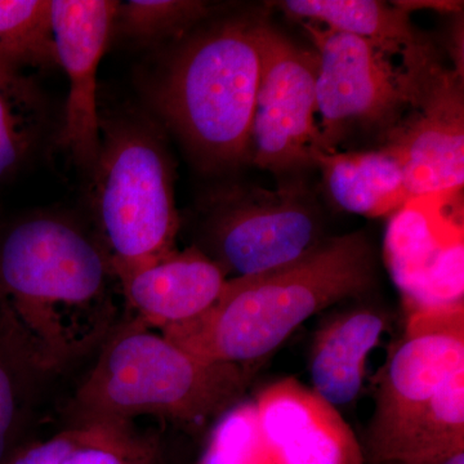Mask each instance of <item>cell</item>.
I'll list each match as a JSON object with an SVG mask.
<instances>
[{"label": "cell", "mask_w": 464, "mask_h": 464, "mask_svg": "<svg viewBox=\"0 0 464 464\" xmlns=\"http://www.w3.org/2000/svg\"><path fill=\"white\" fill-rule=\"evenodd\" d=\"M315 167L335 206L353 215L378 218L396 215L414 201L398 155L389 148L369 151L319 152Z\"/></svg>", "instance_id": "e0dca14e"}, {"label": "cell", "mask_w": 464, "mask_h": 464, "mask_svg": "<svg viewBox=\"0 0 464 464\" xmlns=\"http://www.w3.org/2000/svg\"><path fill=\"white\" fill-rule=\"evenodd\" d=\"M109 337L76 392L75 426L130 424L140 415L201 426L240 402L255 375L252 366L203 362L139 319Z\"/></svg>", "instance_id": "277c9868"}, {"label": "cell", "mask_w": 464, "mask_h": 464, "mask_svg": "<svg viewBox=\"0 0 464 464\" xmlns=\"http://www.w3.org/2000/svg\"><path fill=\"white\" fill-rule=\"evenodd\" d=\"M464 451V368L440 387L381 464H436Z\"/></svg>", "instance_id": "ac0fdd59"}, {"label": "cell", "mask_w": 464, "mask_h": 464, "mask_svg": "<svg viewBox=\"0 0 464 464\" xmlns=\"http://www.w3.org/2000/svg\"><path fill=\"white\" fill-rule=\"evenodd\" d=\"M100 423L74 426L44 441L18 445L0 464H61L70 451L99 431Z\"/></svg>", "instance_id": "d4e9b609"}, {"label": "cell", "mask_w": 464, "mask_h": 464, "mask_svg": "<svg viewBox=\"0 0 464 464\" xmlns=\"http://www.w3.org/2000/svg\"><path fill=\"white\" fill-rule=\"evenodd\" d=\"M217 420L198 464H277L256 401L237 402Z\"/></svg>", "instance_id": "603a6c76"}, {"label": "cell", "mask_w": 464, "mask_h": 464, "mask_svg": "<svg viewBox=\"0 0 464 464\" xmlns=\"http://www.w3.org/2000/svg\"><path fill=\"white\" fill-rule=\"evenodd\" d=\"M259 83L252 127L256 166L275 174L315 167L323 152L317 125L315 52L256 21Z\"/></svg>", "instance_id": "ba28073f"}, {"label": "cell", "mask_w": 464, "mask_h": 464, "mask_svg": "<svg viewBox=\"0 0 464 464\" xmlns=\"http://www.w3.org/2000/svg\"><path fill=\"white\" fill-rule=\"evenodd\" d=\"M256 21L227 18L170 45L149 84L159 115L204 169L252 158L259 83Z\"/></svg>", "instance_id": "3957f363"}, {"label": "cell", "mask_w": 464, "mask_h": 464, "mask_svg": "<svg viewBox=\"0 0 464 464\" xmlns=\"http://www.w3.org/2000/svg\"><path fill=\"white\" fill-rule=\"evenodd\" d=\"M154 450L130 424L100 423L93 438L70 451L61 464H154Z\"/></svg>", "instance_id": "cb8c5ba5"}, {"label": "cell", "mask_w": 464, "mask_h": 464, "mask_svg": "<svg viewBox=\"0 0 464 464\" xmlns=\"http://www.w3.org/2000/svg\"><path fill=\"white\" fill-rule=\"evenodd\" d=\"M91 173L96 235L115 274L176 250L179 217L172 163L146 119L101 116L100 154Z\"/></svg>", "instance_id": "5b68a950"}, {"label": "cell", "mask_w": 464, "mask_h": 464, "mask_svg": "<svg viewBox=\"0 0 464 464\" xmlns=\"http://www.w3.org/2000/svg\"><path fill=\"white\" fill-rule=\"evenodd\" d=\"M387 464H404V463H387ZM436 464H464V451L454 454V456L449 457L448 459L442 460V462Z\"/></svg>", "instance_id": "484cf974"}, {"label": "cell", "mask_w": 464, "mask_h": 464, "mask_svg": "<svg viewBox=\"0 0 464 464\" xmlns=\"http://www.w3.org/2000/svg\"><path fill=\"white\" fill-rule=\"evenodd\" d=\"M414 200L450 194L464 182L463 72L439 66L398 127L386 134Z\"/></svg>", "instance_id": "30bf717a"}, {"label": "cell", "mask_w": 464, "mask_h": 464, "mask_svg": "<svg viewBox=\"0 0 464 464\" xmlns=\"http://www.w3.org/2000/svg\"><path fill=\"white\" fill-rule=\"evenodd\" d=\"M408 313L463 304V228L411 203L393 215L384 244Z\"/></svg>", "instance_id": "7c38bea8"}, {"label": "cell", "mask_w": 464, "mask_h": 464, "mask_svg": "<svg viewBox=\"0 0 464 464\" xmlns=\"http://www.w3.org/2000/svg\"><path fill=\"white\" fill-rule=\"evenodd\" d=\"M118 295L102 243L72 219L35 215L0 228V320L41 373L115 331Z\"/></svg>", "instance_id": "6da1fadb"}, {"label": "cell", "mask_w": 464, "mask_h": 464, "mask_svg": "<svg viewBox=\"0 0 464 464\" xmlns=\"http://www.w3.org/2000/svg\"><path fill=\"white\" fill-rule=\"evenodd\" d=\"M44 121V105L32 79L0 72V181L29 157Z\"/></svg>", "instance_id": "44dd1931"}, {"label": "cell", "mask_w": 464, "mask_h": 464, "mask_svg": "<svg viewBox=\"0 0 464 464\" xmlns=\"http://www.w3.org/2000/svg\"><path fill=\"white\" fill-rule=\"evenodd\" d=\"M256 404L277 464H365L338 409L295 378L266 387Z\"/></svg>", "instance_id": "4fadbf2b"}, {"label": "cell", "mask_w": 464, "mask_h": 464, "mask_svg": "<svg viewBox=\"0 0 464 464\" xmlns=\"http://www.w3.org/2000/svg\"><path fill=\"white\" fill-rule=\"evenodd\" d=\"M208 14L206 3L195 0L118 2L111 38L132 47H170L195 30Z\"/></svg>", "instance_id": "ffe728a7"}, {"label": "cell", "mask_w": 464, "mask_h": 464, "mask_svg": "<svg viewBox=\"0 0 464 464\" xmlns=\"http://www.w3.org/2000/svg\"><path fill=\"white\" fill-rule=\"evenodd\" d=\"M317 57L316 111L323 152L353 130H381L384 134L418 103L424 83L438 66L414 72L373 43L304 24Z\"/></svg>", "instance_id": "8992f818"}, {"label": "cell", "mask_w": 464, "mask_h": 464, "mask_svg": "<svg viewBox=\"0 0 464 464\" xmlns=\"http://www.w3.org/2000/svg\"><path fill=\"white\" fill-rule=\"evenodd\" d=\"M118 2L52 0V35L58 66L69 78L60 142L78 166L93 169L101 148L97 72L111 39Z\"/></svg>", "instance_id": "8fae6325"}, {"label": "cell", "mask_w": 464, "mask_h": 464, "mask_svg": "<svg viewBox=\"0 0 464 464\" xmlns=\"http://www.w3.org/2000/svg\"><path fill=\"white\" fill-rule=\"evenodd\" d=\"M375 280L373 246L365 232L325 237L282 267L228 277L215 304L160 334L210 364L264 362L301 324L332 304L362 295Z\"/></svg>", "instance_id": "7a4b0ae2"}, {"label": "cell", "mask_w": 464, "mask_h": 464, "mask_svg": "<svg viewBox=\"0 0 464 464\" xmlns=\"http://www.w3.org/2000/svg\"><path fill=\"white\" fill-rule=\"evenodd\" d=\"M464 368V304L408 313L404 338L384 366L362 451L381 464L440 387Z\"/></svg>", "instance_id": "9c48e42d"}, {"label": "cell", "mask_w": 464, "mask_h": 464, "mask_svg": "<svg viewBox=\"0 0 464 464\" xmlns=\"http://www.w3.org/2000/svg\"><path fill=\"white\" fill-rule=\"evenodd\" d=\"M207 212L208 256L227 276L292 264L325 239L315 200L297 179L275 190L231 186L208 200Z\"/></svg>", "instance_id": "52a82bcc"}, {"label": "cell", "mask_w": 464, "mask_h": 464, "mask_svg": "<svg viewBox=\"0 0 464 464\" xmlns=\"http://www.w3.org/2000/svg\"><path fill=\"white\" fill-rule=\"evenodd\" d=\"M42 375L0 320V463L20 445Z\"/></svg>", "instance_id": "7402d4cb"}, {"label": "cell", "mask_w": 464, "mask_h": 464, "mask_svg": "<svg viewBox=\"0 0 464 464\" xmlns=\"http://www.w3.org/2000/svg\"><path fill=\"white\" fill-rule=\"evenodd\" d=\"M280 7L297 20L320 24L373 43L400 58L408 69L427 72L440 65L435 50L418 33L409 12L375 0H285Z\"/></svg>", "instance_id": "9a60e30c"}, {"label": "cell", "mask_w": 464, "mask_h": 464, "mask_svg": "<svg viewBox=\"0 0 464 464\" xmlns=\"http://www.w3.org/2000/svg\"><path fill=\"white\" fill-rule=\"evenodd\" d=\"M384 331L386 319L373 308H351L329 320L311 348V382L317 395L335 408L355 401L368 357Z\"/></svg>", "instance_id": "2e32d148"}, {"label": "cell", "mask_w": 464, "mask_h": 464, "mask_svg": "<svg viewBox=\"0 0 464 464\" xmlns=\"http://www.w3.org/2000/svg\"><path fill=\"white\" fill-rule=\"evenodd\" d=\"M52 0H0V72L58 66Z\"/></svg>", "instance_id": "d6986e66"}, {"label": "cell", "mask_w": 464, "mask_h": 464, "mask_svg": "<svg viewBox=\"0 0 464 464\" xmlns=\"http://www.w3.org/2000/svg\"><path fill=\"white\" fill-rule=\"evenodd\" d=\"M125 304L148 326L164 329L199 316L221 295L227 274L204 250L190 246L116 273Z\"/></svg>", "instance_id": "5bb4252c"}]
</instances>
